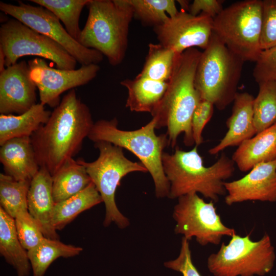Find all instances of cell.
<instances>
[{"label": "cell", "instance_id": "25", "mask_svg": "<svg viewBox=\"0 0 276 276\" xmlns=\"http://www.w3.org/2000/svg\"><path fill=\"white\" fill-rule=\"evenodd\" d=\"M101 202L102 197L91 182L80 193L55 204L53 217L54 228L56 231L63 229L80 213Z\"/></svg>", "mask_w": 276, "mask_h": 276}, {"label": "cell", "instance_id": "30", "mask_svg": "<svg viewBox=\"0 0 276 276\" xmlns=\"http://www.w3.org/2000/svg\"><path fill=\"white\" fill-rule=\"evenodd\" d=\"M258 85L259 93L253 102L256 134L276 123V83L265 81Z\"/></svg>", "mask_w": 276, "mask_h": 276}, {"label": "cell", "instance_id": "4", "mask_svg": "<svg viewBox=\"0 0 276 276\" xmlns=\"http://www.w3.org/2000/svg\"><path fill=\"white\" fill-rule=\"evenodd\" d=\"M88 14L77 41L106 57L116 66L123 60L130 24L134 17L129 0H89Z\"/></svg>", "mask_w": 276, "mask_h": 276}, {"label": "cell", "instance_id": "11", "mask_svg": "<svg viewBox=\"0 0 276 276\" xmlns=\"http://www.w3.org/2000/svg\"><path fill=\"white\" fill-rule=\"evenodd\" d=\"M177 199L173 213L175 234L183 235L189 241L195 237L202 246L218 245L223 237L236 234L234 229L223 223L214 202H205L197 193L188 194Z\"/></svg>", "mask_w": 276, "mask_h": 276}, {"label": "cell", "instance_id": "13", "mask_svg": "<svg viewBox=\"0 0 276 276\" xmlns=\"http://www.w3.org/2000/svg\"><path fill=\"white\" fill-rule=\"evenodd\" d=\"M28 63L31 77L39 90L40 103L55 108L60 104L63 93L87 84L100 69L97 64L71 70L54 68L41 58H35Z\"/></svg>", "mask_w": 276, "mask_h": 276}, {"label": "cell", "instance_id": "37", "mask_svg": "<svg viewBox=\"0 0 276 276\" xmlns=\"http://www.w3.org/2000/svg\"><path fill=\"white\" fill-rule=\"evenodd\" d=\"M223 3L221 0H194L190 5L189 12L195 16L203 13L214 19L223 10Z\"/></svg>", "mask_w": 276, "mask_h": 276}, {"label": "cell", "instance_id": "10", "mask_svg": "<svg viewBox=\"0 0 276 276\" xmlns=\"http://www.w3.org/2000/svg\"><path fill=\"white\" fill-rule=\"evenodd\" d=\"M0 48L6 67L25 56H36L53 62L61 70H75L77 61L61 45L21 21L11 18L0 27Z\"/></svg>", "mask_w": 276, "mask_h": 276}, {"label": "cell", "instance_id": "3", "mask_svg": "<svg viewBox=\"0 0 276 276\" xmlns=\"http://www.w3.org/2000/svg\"><path fill=\"white\" fill-rule=\"evenodd\" d=\"M162 164L171 199L199 193L216 202L220 196L226 194L225 180L235 171L234 162L224 153L212 165L205 167L197 146L188 151L177 147L172 154L164 152Z\"/></svg>", "mask_w": 276, "mask_h": 276}, {"label": "cell", "instance_id": "28", "mask_svg": "<svg viewBox=\"0 0 276 276\" xmlns=\"http://www.w3.org/2000/svg\"><path fill=\"white\" fill-rule=\"evenodd\" d=\"M30 183L0 174V207L14 219L19 213L28 211L27 197Z\"/></svg>", "mask_w": 276, "mask_h": 276}, {"label": "cell", "instance_id": "6", "mask_svg": "<svg viewBox=\"0 0 276 276\" xmlns=\"http://www.w3.org/2000/svg\"><path fill=\"white\" fill-rule=\"evenodd\" d=\"M244 61L232 52L213 31L197 65L195 86L201 99L219 110L234 101Z\"/></svg>", "mask_w": 276, "mask_h": 276}, {"label": "cell", "instance_id": "39", "mask_svg": "<svg viewBox=\"0 0 276 276\" xmlns=\"http://www.w3.org/2000/svg\"><path fill=\"white\" fill-rule=\"evenodd\" d=\"M178 3L180 4L181 10L182 11H186L188 10L189 11L190 5L189 4L188 1H178Z\"/></svg>", "mask_w": 276, "mask_h": 276}, {"label": "cell", "instance_id": "5", "mask_svg": "<svg viewBox=\"0 0 276 276\" xmlns=\"http://www.w3.org/2000/svg\"><path fill=\"white\" fill-rule=\"evenodd\" d=\"M118 125L116 118L98 120L94 123L87 137L94 143H110L132 152L151 174L156 197H168L170 185L162 164L164 150L169 146L167 134L155 133L156 121L153 118L144 126L134 130L120 129Z\"/></svg>", "mask_w": 276, "mask_h": 276}, {"label": "cell", "instance_id": "23", "mask_svg": "<svg viewBox=\"0 0 276 276\" xmlns=\"http://www.w3.org/2000/svg\"><path fill=\"white\" fill-rule=\"evenodd\" d=\"M0 253L15 270L17 276H29L31 266L27 250L17 234L14 219L0 207Z\"/></svg>", "mask_w": 276, "mask_h": 276}, {"label": "cell", "instance_id": "31", "mask_svg": "<svg viewBox=\"0 0 276 276\" xmlns=\"http://www.w3.org/2000/svg\"><path fill=\"white\" fill-rule=\"evenodd\" d=\"M134 17L143 24L154 27L176 15L177 10L173 0H129Z\"/></svg>", "mask_w": 276, "mask_h": 276}, {"label": "cell", "instance_id": "21", "mask_svg": "<svg viewBox=\"0 0 276 276\" xmlns=\"http://www.w3.org/2000/svg\"><path fill=\"white\" fill-rule=\"evenodd\" d=\"M128 91L125 106L130 111L152 113L162 100L168 82L136 76L121 82Z\"/></svg>", "mask_w": 276, "mask_h": 276}, {"label": "cell", "instance_id": "32", "mask_svg": "<svg viewBox=\"0 0 276 276\" xmlns=\"http://www.w3.org/2000/svg\"><path fill=\"white\" fill-rule=\"evenodd\" d=\"M14 221L18 238L27 251L38 245L44 238L37 222L28 211L17 214Z\"/></svg>", "mask_w": 276, "mask_h": 276}, {"label": "cell", "instance_id": "33", "mask_svg": "<svg viewBox=\"0 0 276 276\" xmlns=\"http://www.w3.org/2000/svg\"><path fill=\"white\" fill-rule=\"evenodd\" d=\"M262 51L276 46V0L262 1Z\"/></svg>", "mask_w": 276, "mask_h": 276}, {"label": "cell", "instance_id": "16", "mask_svg": "<svg viewBox=\"0 0 276 276\" xmlns=\"http://www.w3.org/2000/svg\"><path fill=\"white\" fill-rule=\"evenodd\" d=\"M228 205L246 201H276V160L259 164L245 176L224 182Z\"/></svg>", "mask_w": 276, "mask_h": 276}, {"label": "cell", "instance_id": "26", "mask_svg": "<svg viewBox=\"0 0 276 276\" xmlns=\"http://www.w3.org/2000/svg\"><path fill=\"white\" fill-rule=\"evenodd\" d=\"M81 247L64 244L59 240L44 237L35 248L27 251L33 276H44L50 265L57 259L77 256Z\"/></svg>", "mask_w": 276, "mask_h": 276}, {"label": "cell", "instance_id": "36", "mask_svg": "<svg viewBox=\"0 0 276 276\" xmlns=\"http://www.w3.org/2000/svg\"><path fill=\"white\" fill-rule=\"evenodd\" d=\"M164 266L180 272L183 276H202L193 263L189 240L184 237L178 256L174 260L165 262Z\"/></svg>", "mask_w": 276, "mask_h": 276}, {"label": "cell", "instance_id": "1", "mask_svg": "<svg viewBox=\"0 0 276 276\" xmlns=\"http://www.w3.org/2000/svg\"><path fill=\"white\" fill-rule=\"evenodd\" d=\"M94 124L88 107L75 89L62 98L44 125L31 136L40 167L53 176L81 150Z\"/></svg>", "mask_w": 276, "mask_h": 276}, {"label": "cell", "instance_id": "12", "mask_svg": "<svg viewBox=\"0 0 276 276\" xmlns=\"http://www.w3.org/2000/svg\"><path fill=\"white\" fill-rule=\"evenodd\" d=\"M0 10L59 43L81 65L98 64L103 59L101 53L83 47L73 38L60 20L42 6H32L20 1L17 5L1 2Z\"/></svg>", "mask_w": 276, "mask_h": 276}, {"label": "cell", "instance_id": "35", "mask_svg": "<svg viewBox=\"0 0 276 276\" xmlns=\"http://www.w3.org/2000/svg\"><path fill=\"white\" fill-rule=\"evenodd\" d=\"M214 106L211 102L201 99L193 112L191 128L195 146H198L203 142L202 131L213 116Z\"/></svg>", "mask_w": 276, "mask_h": 276}, {"label": "cell", "instance_id": "17", "mask_svg": "<svg viewBox=\"0 0 276 276\" xmlns=\"http://www.w3.org/2000/svg\"><path fill=\"white\" fill-rule=\"evenodd\" d=\"M52 176L49 171L40 167L31 181L27 197L28 209L44 237L59 240L53 223L55 203L52 193Z\"/></svg>", "mask_w": 276, "mask_h": 276}, {"label": "cell", "instance_id": "27", "mask_svg": "<svg viewBox=\"0 0 276 276\" xmlns=\"http://www.w3.org/2000/svg\"><path fill=\"white\" fill-rule=\"evenodd\" d=\"M178 53L159 43H150L145 62L138 77L168 82Z\"/></svg>", "mask_w": 276, "mask_h": 276}, {"label": "cell", "instance_id": "9", "mask_svg": "<svg viewBox=\"0 0 276 276\" xmlns=\"http://www.w3.org/2000/svg\"><path fill=\"white\" fill-rule=\"evenodd\" d=\"M275 259L270 238L265 234L257 241L250 234H236L229 243L208 258L207 267L214 276H263L272 269Z\"/></svg>", "mask_w": 276, "mask_h": 276}, {"label": "cell", "instance_id": "14", "mask_svg": "<svg viewBox=\"0 0 276 276\" xmlns=\"http://www.w3.org/2000/svg\"><path fill=\"white\" fill-rule=\"evenodd\" d=\"M213 18L206 14L195 16L181 10L153 30L159 44L181 54L195 47L204 50L213 33Z\"/></svg>", "mask_w": 276, "mask_h": 276}, {"label": "cell", "instance_id": "34", "mask_svg": "<svg viewBox=\"0 0 276 276\" xmlns=\"http://www.w3.org/2000/svg\"><path fill=\"white\" fill-rule=\"evenodd\" d=\"M253 70L258 84L265 81L276 83V46L262 51Z\"/></svg>", "mask_w": 276, "mask_h": 276}, {"label": "cell", "instance_id": "19", "mask_svg": "<svg viewBox=\"0 0 276 276\" xmlns=\"http://www.w3.org/2000/svg\"><path fill=\"white\" fill-rule=\"evenodd\" d=\"M0 162L6 174L17 181H30L40 169L31 137L9 140L1 146Z\"/></svg>", "mask_w": 276, "mask_h": 276}, {"label": "cell", "instance_id": "15", "mask_svg": "<svg viewBox=\"0 0 276 276\" xmlns=\"http://www.w3.org/2000/svg\"><path fill=\"white\" fill-rule=\"evenodd\" d=\"M36 85L25 60L0 73V113L22 114L36 104Z\"/></svg>", "mask_w": 276, "mask_h": 276}, {"label": "cell", "instance_id": "24", "mask_svg": "<svg viewBox=\"0 0 276 276\" xmlns=\"http://www.w3.org/2000/svg\"><path fill=\"white\" fill-rule=\"evenodd\" d=\"M52 193L56 203L80 193L92 182L85 167L73 158L52 176Z\"/></svg>", "mask_w": 276, "mask_h": 276}, {"label": "cell", "instance_id": "22", "mask_svg": "<svg viewBox=\"0 0 276 276\" xmlns=\"http://www.w3.org/2000/svg\"><path fill=\"white\" fill-rule=\"evenodd\" d=\"M51 113L39 103L22 114H1L0 146L12 139L31 137L47 122Z\"/></svg>", "mask_w": 276, "mask_h": 276}, {"label": "cell", "instance_id": "2", "mask_svg": "<svg viewBox=\"0 0 276 276\" xmlns=\"http://www.w3.org/2000/svg\"><path fill=\"white\" fill-rule=\"evenodd\" d=\"M201 52L189 49L179 54L168 87L160 102L151 113L156 129L167 127L169 146L174 148L178 136L184 134L186 146L194 144L191 128L193 112L201 100L195 86V77Z\"/></svg>", "mask_w": 276, "mask_h": 276}, {"label": "cell", "instance_id": "7", "mask_svg": "<svg viewBox=\"0 0 276 276\" xmlns=\"http://www.w3.org/2000/svg\"><path fill=\"white\" fill-rule=\"evenodd\" d=\"M94 146L99 151L96 160L87 162L78 159L77 161L85 167L104 203V225L107 226L114 222L120 228H124L129 225V221L117 206L116 191L123 177L133 172H147V169L141 162L128 159L120 147L103 141L95 143Z\"/></svg>", "mask_w": 276, "mask_h": 276}, {"label": "cell", "instance_id": "18", "mask_svg": "<svg viewBox=\"0 0 276 276\" xmlns=\"http://www.w3.org/2000/svg\"><path fill=\"white\" fill-rule=\"evenodd\" d=\"M254 97L247 92L237 93L234 100L232 113L226 121L227 131L220 142L210 149L216 155L224 149L239 146L256 134L253 113Z\"/></svg>", "mask_w": 276, "mask_h": 276}, {"label": "cell", "instance_id": "38", "mask_svg": "<svg viewBox=\"0 0 276 276\" xmlns=\"http://www.w3.org/2000/svg\"><path fill=\"white\" fill-rule=\"evenodd\" d=\"M5 60V55L2 49L0 48V73H2L6 69L5 68V66H6Z\"/></svg>", "mask_w": 276, "mask_h": 276}, {"label": "cell", "instance_id": "8", "mask_svg": "<svg viewBox=\"0 0 276 276\" xmlns=\"http://www.w3.org/2000/svg\"><path fill=\"white\" fill-rule=\"evenodd\" d=\"M262 1L235 2L213 19V31L245 61L256 62L262 50Z\"/></svg>", "mask_w": 276, "mask_h": 276}, {"label": "cell", "instance_id": "20", "mask_svg": "<svg viewBox=\"0 0 276 276\" xmlns=\"http://www.w3.org/2000/svg\"><path fill=\"white\" fill-rule=\"evenodd\" d=\"M232 159L242 172L276 160V123L242 143Z\"/></svg>", "mask_w": 276, "mask_h": 276}, {"label": "cell", "instance_id": "29", "mask_svg": "<svg viewBox=\"0 0 276 276\" xmlns=\"http://www.w3.org/2000/svg\"><path fill=\"white\" fill-rule=\"evenodd\" d=\"M53 13L65 27L68 34L77 40L81 32L79 19L89 0H31Z\"/></svg>", "mask_w": 276, "mask_h": 276}]
</instances>
